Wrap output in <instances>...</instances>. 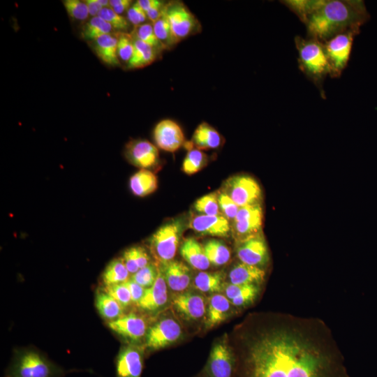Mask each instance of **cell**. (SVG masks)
<instances>
[{
	"label": "cell",
	"mask_w": 377,
	"mask_h": 377,
	"mask_svg": "<svg viewBox=\"0 0 377 377\" xmlns=\"http://www.w3.org/2000/svg\"><path fill=\"white\" fill-rule=\"evenodd\" d=\"M222 140L221 135L214 127L203 121L194 131L191 141L186 142L184 146L188 150L193 148L214 149L221 145Z\"/></svg>",
	"instance_id": "7402d4cb"
},
{
	"label": "cell",
	"mask_w": 377,
	"mask_h": 377,
	"mask_svg": "<svg viewBox=\"0 0 377 377\" xmlns=\"http://www.w3.org/2000/svg\"><path fill=\"white\" fill-rule=\"evenodd\" d=\"M159 265L168 287L170 290L183 292L189 286L191 281V272L184 263L172 260Z\"/></svg>",
	"instance_id": "ffe728a7"
},
{
	"label": "cell",
	"mask_w": 377,
	"mask_h": 377,
	"mask_svg": "<svg viewBox=\"0 0 377 377\" xmlns=\"http://www.w3.org/2000/svg\"><path fill=\"white\" fill-rule=\"evenodd\" d=\"M360 31V30L347 31L333 36L323 43L329 64V75L331 77H339L346 68L354 38Z\"/></svg>",
	"instance_id": "52a82bcc"
},
{
	"label": "cell",
	"mask_w": 377,
	"mask_h": 377,
	"mask_svg": "<svg viewBox=\"0 0 377 377\" xmlns=\"http://www.w3.org/2000/svg\"><path fill=\"white\" fill-rule=\"evenodd\" d=\"M295 44L298 52V66L304 74L319 90L325 98L323 83L329 75V64L323 43L310 38L295 37Z\"/></svg>",
	"instance_id": "3957f363"
},
{
	"label": "cell",
	"mask_w": 377,
	"mask_h": 377,
	"mask_svg": "<svg viewBox=\"0 0 377 377\" xmlns=\"http://www.w3.org/2000/svg\"><path fill=\"white\" fill-rule=\"evenodd\" d=\"M164 11L177 43L200 31L198 20L184 3L178 1L166 3Z\"/></svg>",
	"instance_id": "9c48e42d"
},
{
	"label": "cell",
	"mask_w": 377,
	"mask_h": 377,
	"mask_svg": "<svg viewBox=\"0 0 377 377\" xmlns=\"http://www.w3.org/2000/svg\"><path fill=\"white\" fill-rule=\"evenodd\" d=\"M63 369L40 352L26 349L16 353L6 377H61Z\"/></svg>",
	"instance_id": "277c9868"
},
{
	"label": "cell",
	"mask_w": 377,
	"mask_h": 377,
	"mask_svg": "<svg viewBox=\"0 0 377 377\" xmlns=\"http://www.w3.org/2000/svg\"><path fill=\"white\" fill-rule=\"evenodd\" d=\"M224 275L222 272H199L193 281L195 289L204 293H219L223 290Z\"/></svg>",
	"instance_id": "f1b7e54d"
},
{
	"label": "cell",
	"mask_w": 377,
	"mask_h": 377,
	"mask_svg": "<svg viewBox=\"0 0 377 377\" xmlns=\"http://www.w3.org/2000/svg\"><path fill=\"white\" fill-rule=\"evenodd\" d=\"M117 54L119 61L128 64L134 50V38L131 34L117 32Z\"/></svg>",
	"instance_id": "60d3db41"
},
{
	"label": "cell",
	"mask_w": 377,
	"mask_h": 377,
	"mask_svg": "<svg viewBox=\"0 0 377 377\" xmlns=\"http://www.w3.org/2000/svg\"><path fill=\"white\" fill-rule=\"evenodd\" d=\"M224 295L237 308H244L252 304L259 295L260 286L256 284L235 285L224 283Z\"/></svg>",
	"instance_id": "603a6c76"
},
{
	"label": "cell",
	"mask_w": 377,
	"mask_h": 377,
	"mask_svg": "<svg viewBox=\"0 0 377 377\" xmlns=\"http://www.w3.org/2000/svg\"><path fill=\"white\" fill-rule=\"evenodd\" d=\"M221 191L228 195L239 207L260 203L262 191L251 176L237 175L227 179Z\"/></svg>",
	"instance_id": "ba28073f"
},
{
	"label": "cell",
	"mask_w": 377,
	"mask_h": 377,
	"mask_svg": "<svg viewBox=\"0 0 377 377\" xmlns=\"http://www.w3.org/2000/svg\"><path fill=\"white\" fill-rule=\"evenodd\" d=\"M131 6V0H110V7L119 15L128 11Z\"/></svg>",
	"instance_id": "7dc6e473"
},
{
	"label": "cell",
	"mask_w": 377,
	"mask_h": 377,
	"mask_svg": "<svg viewBox=\"0 0 377 377\" xmlns=\"http://www.w3.org/2000/svg\"><path fill=\"white\" fill-rule=\"evenodd\" d=\"M112 26L98 16L91 17L82 27V37L88 40L96 39L114 33Z\"/></svg>",
	"instance_id": "836d02e7"
},
{
	"label": "cell",
	"mask_w": 377,
	"mask_h": 377,
	"mask_svg": "<svg viewBox=\"0 0 377 377\" xmlns=\"http://www.w3.org/2000/svg\"><path fill=\"white\" fill-rule=\"evenodd\" d=\"M217 192V198L221 214L229 221H233L239 207L221 190Z\"/></svg>",
	"instance_id": "ee69618b"
},
{
	"label": "cell",
	"mask_w": 377,
	"mask_h": 377,
	"mask_svg": "<svg viewBox=\"0 0 377 377\" xmlns=\"http://www.w3.org/2000/svg\"><path fill=\"white\" fill-rule=\"evenodd\" d=\"M127 19L134 27L145 23L147 19L145 11L140 6L136 1L127 11Z\"/></svg>",
	"instance_id": "f6af8a7d"
},
{
	"label": "cell",
	"mask_w": 377,
	"mask_h": 377,
	"mask_svg": "<svg viewBox=\"0 0 377 377\" xmlns=\"http://www.w3.org/2000/svg\"><path fill=\"white\" fill-rule=\"evenodd\" d=\"M265 269L238 263L234 265L228 274L229 283L235 285H260L265 278Z\"/></svg>",
	"instance_id": "d4e9b609"
},
{
	"label": "cell",
	"mask_w": 377,
	"mask_h": 377,
	"mask_svg": "<svg viewBox=\"0 0 377 377\" xmlns=\"http://www.w3.org/2000/svg\"><path fill=\"white\" fill-rule=\"evenodd\" d=\"M180 254L195 269L205 271L210 266L204 246L193 237L186 238L183 241L180 247Z\"/></svg>",
	"instance_id": "cb8c5ba5"
},
{
	"label": "cell",
	"mask_w": 377,
	"mask_h": 377,
	"mask_svg": "<svg viewBox=\"0 0 377 377\" xmlns=\"http://www.w3.org/2000/svg\"><path fill=\"white\" fill-rule=\"evenodd\" d=\"M131 34L134 38L146 43L157 51L164 49L156 38L151 24L144 23L134 27Z\"/></svg>",
	"instance_id": "f35d334b"
},
{
	"label": "cell",
	"mask_w": 377,
	"mask_h": 377,
	"mask_svg": "<svg viewBox=\"0 0 377 377\" xmlns=\"http://www.w3.org/2000/svg\"><path fill=\"white\" fill-rule=\"evenodd\" d=\"M154 139L158 148L168 152L176 151L186 143L180 126L168 119H163L156 125Z\"/></svg>",
	"instance_id": "5bb4252c"
},
{
	"label": "cell",
	"mask_w": 377,
	"mask_h": 377,
	"mask_svg": "<svg viewBox=\"0 0 377 377\" xmlns=\"http://www.w3.org/2000/svg\"><path fill=\"white\" fill-rule=\"evenodd\" d=\"M109 328L125 339L138 342L146 337L148 327L145 318L135 313L124 314L119 318L108 322Z\"/></svg>",
	"instance_id": "9a60e30c"
},
{
	"label": "cell",
	"mask_w": 377,
	"mask_h": 377,
	"mask_svg": "<svg viewBox=\"0 0 377 377\" xmlns=\"http://www.w3.org/2000/svg\"><path fill=\"white\" fill-rule=\"evenodd\" d=\"M93 42L95 53L104 64L111 66L121 64L117 54V32L104 35Z\"/></svg>",
	"instance_id": "484cf974"
},
{
	"label": "cell",
	"mask_w": 377,
	"mask_h": 377,
	"mask_svg": "<svg viewBox=\"0 0 377 377\" xmlns=\"http://www.w3.org/2000/svg\"><path fill=\"white\" fill-rule=\"evenodd\" d=\"M137 2L140 5V6L145 11V13L148 10L163 3V1L158 0H139Z\"/></svg>",
	"instance_id": "681fc988"
},
{
	"label": "cell",
	"mask_w": 377,
	"mask_h": 377,
	"mask_svg": "<svg viewBox=\"0 0 377 377\" xmlns=\"http://www.w3.org/2000/svg\"><path fill=\"white\" fill-rule=\"evenodd\" d=\"M185 227L184 220L176 218L161 226L149 238V250L157 264L173 260Z\"/></svg>",
	"instance_id": "5b68a950"
},
{
	"label": "cell",
	"mask_w": 377,
	"mask_h": 377,
	"mask_svg": "<svg viewBox=\"0 0 377 377\" xmlns=\"http://www.w3.org/2000/svg\"><path fill=\"white\" fill-rule=\"evenodd\" d=\"M126 158L133 165L140 169L156 166L159 161L158 148L151 142L145 140H133L126 146Z\"/></svg>",
	"instance_id": "2e32d148"
},
{
	"label": "cell",
	"mask_w": 377,
	"mask_h": 377,
	"mask_svg": "<svg viewBox=\"0 0 377 377\" xmlns=\"http://www.w3.org/2000/svg\"><path fill=\"white\" fill-rule=\"evenodd\" d=\"M144 367V350L130 344L121 347L116 360V377H141Z\"/></svg>",
	"instance_id": "4fadbf2b"
},
{
	"label": "cell",
	"mask_w": 377,
	"mask_h": 377,
	"mask_svg": "<svg viewBox=\"0 0 377 377\" xmlns=\"http://www.w3.org/2000/svg\"><path fill=\"white\" fill-rule=\"evenodd\" d=\"M172 304L177 312L187 320H198L206 314L205 299L197 293H180L173 297Z\"/></svg>",
	"instance_id": "ac0fdd59"
},
{
	"label": "cell",
	"mask_w": 377,
	"mask_h": 377,
	"mask_svg": "<svg viewBox=\"0 0 377 377\" xmlns=\"http://www.w3.org/2000/svg\"><path fill=\"white\" fill-rule=\"evenodd\" d=\"M193 207L200 214L207 216L221 214L218 202L217 192L210 193L200 197L194 202Z\"/></svg>",
	"instance_id": "8d00e7d4"
},
{
	"label": "cell",
	"mask_w": 377,
	"mask_h": 377,
	"mask_svg": "<svg viewBox=\"0 0 377 377\" xmlns=\"http://www.w3.org/2000/svg\"><path fill=\"white\" fill-rule=\"evenodd\" d=\"M182 335L180 324L172 317H165L148 328L145 346L149 350H157L178 341Z\"/></svg>",
	"instance_id": "8fae6325"
},
{
	"label": "cell",
	"mask_w": 377,
	"mask_h": 377,
	"mask_svg": "<svg viewBox=\"0 0 377 377\" xmlns=\"http://www.w3.org/2000/svg\"><path fill=\"white\" fill-rule=\"evenodd\" d=\"M84 1L87 5L89 15L92 17L98 16L100 11L103 8L98 0H85Z\"/></svg>",
	"instance_id": "c3c4849f"
},
{
	"label": "cell",
	"mask_w": 377,
	"mask_h": 377,
	"mask_svg": "<svg viewBox=\"0 0 377 377\" xmlns=\"http://www.w3.org/2000/svg\"><path fill=\"white\" fill-rule=\"evenodd\" d=\"M63 4L68 16L73 20L84 21L89 15L88 7L84 1L65 0L63 1Z\"/></svg>",
	"instance_id": "b9f144b4"
},
{
	"label": "cell",
	"mask_w": 377,
	"mask_h": 377,
	"mask_svg": "<svg viewBox=\"0 0 377 377\" xmlns=\"http://www.w3.org/2000/svg\"><path fill=\"white\" fill-rule=\"evenodd\" d=\"M103 290L117 301L123 308L132 302L130 291L124 283L103 286Z\"/></svg>",
	"instance_id": "7bdbcfd3"
},
{
	"label": "cell",
	"mask_w": 377,
	"mask_h": 377,
	"mask_svg": "<svg viewBox=\"0 0 377 377\" xmlns=\"http://www.w3.org/2000/svg\"><path fill=\"white\" fill-rule=\"evenodd\" d=\"M121 258L131 274L151 263L148 252L141 246H134L126 249Z\"/></svg>",
	"instance_id": "4dcf8cb0"
},
{
	"label": "cell",
	"mask_w": 377,
	"mask_h": 377,
	"mask_svg": "<svg viewBox=\"0 0 377 377\" xmlns=\"http://www.w3.org/2000/svg\"><path fill=\"white\" fill-rule=\"evenodd\" d=\"M209 157L203 151L196 148L188 150L182 163V170L187 175H193L204 168L208 163Z\"/></svg>",
	"instance_id": "e575fe53"
},
{
	"label": "cell",
	"mask_w": 377,
	"mask_h": 377,
	"mask_svg": "<svg viewBox=\"0 0 377 377\" xmlns=\"http://www.w3.org/2000/svg\"><path fill=\"white\" fill-rule=\"evenodd\" d=\"M370 16L361 0H312L302 22L306 37L324 43L350 30H360Z\"/></svg>",
	"instance_id": "7a4b0ae2"
},
{
	"label": "cell",
	"mask_w": 377,
	"mask_h": 377,
	"mask_svg": "<svg viewBox=\"0 0 377 377\" xmlns=\"http://www.w3.org/2000/svg\"><path fill=\"white\" fill-rule=\"evenodd\" d=\"M236 255L241 263L264 269L269 259L263 232L236 242Z\"/></svg>",
	"instance_id": "7c38bea8"
},
{
	"label": "cell",
	"mask_w": 377,
	"mask_h": 377,
	"mask_svg": "<svg viewBox=\"0 0 377 377\" xmlns=\"http://www.w3.org/2000/svg\"><path fill=\"white\" fill-rule=\"evenodd\" d=\"M95 304L101 316L108 322L124 315V308L121 304L103 289L98 290Z\"/></svg>",
	"instance_id": "83f0119b"
},
{
	"label": "cell",
	"mask_w": 377,
	"mask_h": 377,
	"mask_svg": "<svg viewBox=\"0 0 377 377\" xmlns=\"http://www.w3.org/2000/svg\"><path fill=\"white\" fill-rule=\"evenodd\" d=\"M129 274L130 273L121 257L110 261L104 269L101 279L104 286H108L126 282L128 280Z\"/></svg>",
	"instance_id": "1f68e13d"
},
{
	"label": "cell",
	"mask_w": 377,
	"mask_h": 377,
	"mask_svg": "<svg viewBox=\"0 0 377 377\" xmlns=\"http://www.w3.org/2000/svg\"><path fill=\"white\" fill-rule=\"evenodd\" d=\"M168 300V285L159 265L158 274L154 283L145 289L144 295L137 305L143 310L154 311L163 306Z\"/></svg>",
	"instance_id": "d6986e66"
},
{
	"label": "cell",
	"mask_w": 377,
	"mask_h": 377,
	"mask_svg": "<svg viewBox=\"0 0 377 377\" xmlns=\"http://www.w3.org/2000/svg\"><path fill=\"white\" fill-rule=\"evenodd\" d=\"M152 24L155 35L164 49L170 48L177 43L165 11L161 17Z\"/></svg>",
	"instance_id": "d590c367"
},
{
	"label": "cell",
	"mask_w": 377,
	"mask_h": 377,
	"mask_svg": "<svg viewBox=\"0 0 377 377\" xmlns=\"http://www.w3.org/2000/svg\"><path fill=\"white\" fill-rule=\"evenodd\" d=\"M158 264L151 263L132 274L131 279L143 288H148L154 283L158 274Z\"/></svg>",
	"instance_id": "74e56055"
},
{
	"label": "cell",
	"mask_w": 377,
	"mask_h": 377,
	"mask_svg": "<svg viewBox=\"0 0 377 377\" xmlns=\"http://www.w3.org/2000/svg\"><path fill=\"white\" fill-rule=\"evenodd\" d=\"M228 337L237 377H350L330 330L318 318L253 313Z\"/></svg>",
	"instance_id": "6da1fadb"
},
{
	"label": "cell",
	"mask_w": 377,
	"mask_h": 377,
	"mask_svg": "<svg viewBox=\"0 0 377 377\" xmlns=\"http://www.w3.org/2000/svg\"><path fill=\"white\" fill-rule=\"evenodd\" d=\"M203 246L210 264L214 266H222L230 261V250L222 241L209 239Z\"/></svg>",
	"instance_id": "d6a6232c"
},
{
	"label": "cell",
	"mask_w": 377,
	"mask_h": 377,
	"mask_svg": "<svg viewBox=\"0 0 377 377\" xmlns=\"http://www.w3.org/2000/svg\"><path fill=\"white\" fill-rule=\"evenodd\" d=\"M133 38L134 50L127 64V68H142L150 65L156 59L157 50L146 43L134 37Z\"/></svg>",
	"instance_id": "f546056e"
},
{
	"label": "cell",
	"mask_w": 377,
	"mask_h": 377,
	"mask_svg": "<svg viewBox=\"0 0 377 377\" xmlns=\"http://www.w3.org/2000/svg\"><path fill=\"white\" fill-rule=\"evenodd\" d=\"M237 358L228 335L216 339L203 369L194 377H235Z\"/></svg>",
	"instance_id": "8992f818"
},
{
	"label": "cell",
	"mask_w": 377,
	"mask_h": 377,
	"mask_svg": "<svg viewBox=\"0 0 377 377\" xmlns=\"http://www.w3.org/2000/svg\"><path fill=\"white\" fill-rule=\"evenodd\" d=\"M98 16L110 24L117 32H126L130 27L128 19L114 12L110 7L103 8Z\"/></svg>",
	"instance_id": "ab89813d"
},
{
	"label": "cell",
	"mask_w": 377,
	"mask_h": 377,
	"mask_svg": "<svg viewBox=\"0 0 377 377\" xmlns=\"http://www.w3.org/2000/svg\"><path fill=\"white\" fill-rule=\"evenodd\" d=\"M188 227L200 235L225 237L231 232L229 220L222 214L207 216L198 214L193 216Z\"/></svg>",
	"instance_id": "e0dca14e"
},
{
	"label": "cell",
	"mask_w": 377,
	"mask_h": 377,
	"mask_svg": "<svg viewBox=\"0 0 377 377\" xmlns=\"http://www.w3.org/2000/svg\"><path fill=\"white\" fill-rule=\"evenodd\" d=\"M129 184L134 195L144 197L156 191L158 181L154 173L149 170L140 169L131 176Z\"/></svg>",
	"instance_id": "4316f807"
},
{
	"label": "cell",
	"mask_w": 377,
	"mask_h": 377,
	"mask_svg": "<svg viewBox=\"0 0 377 377\" xmlns=\"http://www.w3.org/2000/svg\"><path fill=\"white\" fill-rule=\"evenodd\" d=\"M205 327L211 329L226 320L233 311V305L229 300L220 293L213 294L208 300Z\"/></svg>",
	"instance_id": "44dd1931"
},
{
	"label": "cell",
	"mask_w": 377,
	"mask_h": 377,
	"mask_svg": "<svg viewBox=\"0 0 377 377\" xmlns=\"http://www.w3.org/2000/svg\"><path fill=\"white\" fill-rule=\"evenodd\" d=\"M263 217L261 203L240 207L231 226V232L235 242L263 232Z\"/></svg>",
	"instance_id": "30bf717a"
},
{
	"label": "cell",
	"mask_w": 377,
	"mask_h": 377,
	"mask_svg": "<svg viewBox=\"0 0 377 377\" xmlns=\"http://www.w3.org/2000/svg\"><path fill=\"white\" fill-rule=\"evenodd\" d=\"M124 284L127 286L130 291L132 302L138 304L144 295L146 288H143L131 279L128 280L124 283Z\"/></svg>",
	"instance_id": "bcb514c9"
}]
</instances>
